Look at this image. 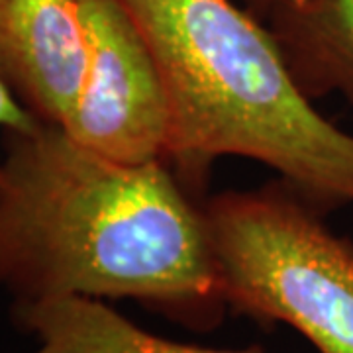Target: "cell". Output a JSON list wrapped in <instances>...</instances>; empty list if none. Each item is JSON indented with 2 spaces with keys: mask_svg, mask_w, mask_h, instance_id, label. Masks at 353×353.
I'll return each mask as SVG.
<instances>
[{
  "mask_svg": "<svg viewBox=\"0 0 353 353\" xmlns=\"http://www.w3.org/2000/svg\"><path fill=\"white\" fill-rule=\"evenodd\" d=\"M87 71L77 0H0V75L28 112L63 126Z\"/></svg>",
  "mask_w": 353,
  "mask_h": 353,
  "instance_id": "cell-5",
  "label": "cell"
},
{
  "mask_svg": "<svg viewBox=\"0 0 353 353\" xmlns=\"http://www.w3.org/2000/svg\"><path fill=\"white\" fill-rule=\"evenodd\" d=\"M245 6V10L248 12H252L257 20H261V22H267L273 14L281 10L283 6H287L289 2L292 0H241Z\"/></svg>",
  "mask_w": 353,
  "mask_h": 353,
  "instance_id": "cell-9",
  "label": "cell"
},
{
  "mask_svg": "<svg viewBox=\"0 0 353 353\" xmlns=\"http://www.w3.org/2000/svg\"><path fill=\"white\" fill-rule=\"evenodd\" d=\"M169 101L165 163L202 187L220 157L267 165L318 210L353 204V134L304 94L269 28L234 0H122Z\"/></svg>",
  "mask_w": 353,
  "mask_h": 353,
  "instance_id": "cell-2",
  "label": "cell"
},
{
  "mask_svg": "<svg viewBox=\"0 0 353 353\" xmlns=\"http://www.w3.org/2000/svg\"><path fill=\"white\" fill-rule=\"evenodd\" d=\"M36 124H39L38 118L26 110L4 77L0 75V132H26Z\"/></svg>",
  "mask_w": 353,
  "mask_h": 353,
  "instance_id": "cell-8",
  "label": "cell"
},
{
  "mask_svg": "<svg viewBox=\"0 0 353 353\" xmlns=\"http://www.w3.org/2000/svg\"><path fill=\"white\" fill-rule=\"evenodd\" d=\"M265 26L308 99L338 94L353 110V0H292Z\"/></svg>",
  "mask_w": 353,
  "mask_h": 353,
  "instance_id": "cell-7",
  "label": "cell"
},
{
  "mask_svg": "<svg viewBox=\"0 0 353 353\" xmlns=\"http://www.w3.org/2000/svg\"><path fill=\"white\" fill-rule=\"evenodd\" d=\"M228 308L294 328L320 353H353V241L283 181L202 204Z\"/></svg>",
  "mask_w": 353,
  "mask_h": 353,
  "instance_id": "cell-3",
  "label": "cell"
},
{
  "mask_svg": "<svg viewBox=\"0 0 353 353\" xmlns=\"http://www.w3.org/2000/svg\"><path fill=\"white\" fill-rule=\"evenodd\" d=\"M87 71L63 130L90 152L124 163L163 161L169 101L152 48L122 0H77Z\"/></svg>",
  "mask_w": 353,
  "mask_h": 353,
  "instance_id": "cell-4",
  "label": "cell"
},
{
  "mask_svg": "<svg viewBox=\"0 0 353 353\" xmlns=\"http://www.w3.org/2000/svg\"><path fill=\"white\" fill-rule=\"evenodd\" d=\"M2 136L0 289L14 303L132 299L185 328L222 324L202 206L169 165L116 161L43 122Z\"/></svg>",
  "mask_w": 353,
  "mask_h": 353,
  "instance_id": "cell-1",
  "label": "cell"
},
{
  "mask_svg": "<svg viewBox=\"0 0 353 353\" xmlns=\"http://www.w3.org/2000/svg\"><path fill=\"white\" fill-rule=\"evenodd\" d=\"M12 318L38 340L36 353H265L257 345L222 350L163 338L88 296L14 303Z\"/></svg>",
  "mask_w": 353,
  "mask_h": 353,
  "instance_id": "cell-6",
  "label": "cell"
}]
</instances>
